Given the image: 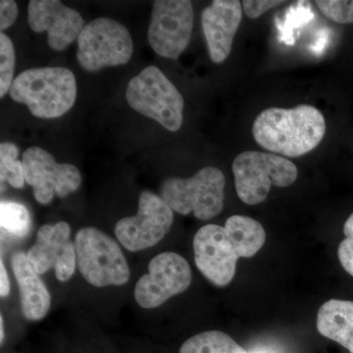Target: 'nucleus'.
Segmentation results:
<instances>
[{
    "instance_id": "8",
    "label": "nucleus",
    "mask_w": 353,
    "mask_h": 353,
    "mask_svg": "<svg viewBox=\"0 0 353 353\" xmlns=\"http://www.w3.org/2000/svg\"><path fill=\"white\" fill-rule=\"evenodd\" d=\"M77 43V59L88 72L127 64L134 51L127 28L106 17L97 18L85 25Z\"/></svg>"
},
{
    "instance_id": "19",
    "label": "nucleus",
    "mask_w": 353,
    "mask_h": 353,
    "mask_svg": "<svg viewBox=\"0 0 353 353\" xmlns=\"http://www.w3.org/2000/svg\"><path fill=\"white\" fill-rule=\"evenodd\" d=\"M0 224L6 233L16 238H24L31 230V216L23 204L15 201H1Z\"/></svg>"
},
{
    "instance_id": "22",
    "label": "nucleus",
    "mask_w": 353,
    "mask_h": 353,
    "mask_svg": "<svg viewBox=\"0 0 353 353\" xmlns=\"http://www.w3.org/2000/svg\"><path fill=\"white\" fill-rule=\"evenodd\" d=\"M316 4L330 20L339 24H353V0H320L316 1Z\"/></svg>"
},
{
    "instance_id": "3",
    "label": "nucleus",
    "mask_w": 353,
    "mask_h": 353,
    "mask_svg": "<svg viewBox=\"0 0 353 353\" xmlns=\"http://www.w3.org/2000/svg\"><path fill=\"white\" fill-rule=\"evenodd\" d=\"M9 94L14 101L25 104L34 117L54 119L75 104V75L64 67L28 69L14 79Z\"/></svg>"
},
{
    "instance_id": "20",
    "label": "nucleus",
    "mask_w": 353,
    "mask_h": 353,
    "mask_svg": "<svg viewBox=\"0 0 353 353\" xmlns=\"http://www.w3.org/2000/svg\"><path fill=\"white\" fill-rule=\"evenodd\" d=\"M19 148L14 143H2L0 145V180L3 185L8 183L15 189L25 185L24 167L18 160Z\"/></svg>"
},
{
    "instance_id": "18",
    "label": "nucleus",
    "mask_w": 353,
    "mask_h": 353,
    "mask_svg": "<svg viewBox=\"0 0 353 353\" xmlns=\"http://www.w3.org/2000/svg\"><path fill=\"white\" fill-rule=\"evenodd\" d=\"M180 353H248L227 334L208 331L185 341Z\"/></svg>"
},
{
    "instance_id": "24",
    "label": "nucleus",
    "mask_w": 353,
    "mask_h": 353,
    "mask_svg": "<svg viewBox=\"0 0 353 353\" xmlns=\"http://www.w3.org/2000/svg\"><path fill=\"white\" fill-rule=\"evenodd\" d=\"M284 3L285 1H280V0H245L241 1V6H243V12L248 18L257 19L270 9Z\"/></svg>"
},
{
    "instance_id": "10",
    "label": "nucleus",
    "mask_w": 353,
    "mask_h": 353,
    "mask_svg": "<svg viewBox=\"0 0 353 353\" xmlns=\"http://www.w3.org/2000/svg\"><path fill=\"white\" fill-rule=\"evenodd\" d=\"M194 27V7L189 0L153 2L148 41L160 57L176 60L189 46Z\"/></svg>"
},
{
    "instance_id": "26",
    "label": "nucleus",
    "mask_w": 353,
    "mask_h": 353,
    "mask_svg": "<svg viewBox=\"0 0 353 353\" xmlns=\"http://www.w3.org/2000/svg\"><path fill=\"white\" fill-rule=\"evenodd\" d=\"M10 292V281H9L8 273L3 261L0 262V296L1 297L8 296Z\"/></svg>"
},
{
    "instance_id": "9",
    "label": "nucleus",
    "mask_w": 353,
    "mask_h": 353,
    "mask_svg": "<svg viewBox=\"0 0 353 353\" xmlns=\"http://www.w3.org/2000/svg\"><path fill=\"white\" fill-rule=\"evenodd\" d=\"M173 221V210L163 199L145 190L139 196L138 213L118 221L114 232L128 250L141 252L163 240L170 231Z\"/></svg>"
},
{
    "instance_id": "27",
    "label": "nucleus",
    "mask_w": 353,
    "mask_h": 353,
    "mask_svg": "<svg viewBox=\"0 0 353 353\" xmlns=\"http://www.w3.org/2000/svg\"><path fill=\"white\" fill-rule=\"evenodd\" d=\"M4 320L2 315L0 316V341H3L4 340Z\"/></svg>"
},
{
    "instance_id": "25",
    "label": "nucleus",
    "mask_w": 353,
    "mask_h": 353,
    "mask_svg": "<svg viewBox=\"0 0 353 353\" xmlns=\"http://www.w3.org/2000/svg\"><path fill=\"white\" fill-rule=\"evenodd\" d=\"M18 16V6L12 0L0 1V30L1 32L10 28Z\"/></svg>"
},
{
    "instance_id": "23",
    "label": "nucleus",
    "mask_w": 353,
    "mask_h": 353,
    "mask_svg": "<svg viewBox=\"0 0 353 353\" xmlns=\"http://www.w3.org/2000/svg\"><path fill=\"white\" fill-rule=\"evenodd\" d=\"M345 239L340 243L338 256L341 266L353 277V213L343 226Z\"/></svg>"
},
{
    "instance_id": "21",
    "label": "nucleus",
    "mask_w": 353,
    "mask_h": 353,
    "mask_svg": "<svg viewBox=\"0 0 353 353\" xmlns=\"http://www.w3.org/2000/svg\"><path fill=\"white\" fill-rule=\"evenodd\" d=\"M15 50L7 34H0V97L10 90L15 70Z\"/></svg>"
},
{
    "instance_id": "4",
    "label": "nucleus",
    "mask_w": 353,
    "mask_h": 353,
    "mask_svg": "<svg viewBox=\"0 0 353 353\" xmlns=\"http://www.w3.org/2000/svg\"><path fill=\"white\" fill-rule=\"evenodd\" d=\"M224 174L215 167H204L190 178L172 176L160 185V196L172 210L182 215L194 212L208 221L222 212L225 201Z\"/></svg>"
},
{
    "instance_id": "7",
    "label": "nucleus",
    "mask_w": 353,
    "mask_h": 353,
    "mask_svg": "<svg viewBox=\"0 0 353 353\" xmlns=\"http://www.w3.org/2000/svg\"><path fill=\"white\" fill-rule=\"evenodd\" d=\"M77 266L88 284L97 288L122 285L130 268L118 243L94 227L79 230L75 236Z\"/></svg>"
},
{
    "instance_id": "2",
    "label": "nucleus",
    "mask_w": 353,
    "mask_h": 353,
    "mask_svg": "<svg viewBox=\"0 0 353 353\" xmlns=\"http://www.w3.org/2000/svg\"><path fill=\"white\" fill-rule=\"evenodd\" d=\"M326 134V121L319 109L307 104L294 108L265 109L253 123L255 141L264 150L299 157L314 150Z\"/></svg>"
},
{
    "instance_id": "16",
    "label": "nucleus",
    "mask_w": 353,
    "mask_h": 353,
    "mask_svg": "<svg viewBox=\"0 0 353 353\" xmlns=\"http://www.w3.org/2000/svg\"><path fill=\"white\" fill-rule=\"evenodd\" d=\"M14 277L19 290L22 314L29 321L43 319L50 311L51 297L39 273L24 252H16L11 257Z\"/></svg>"
},
{
    "instance_id": "1",
    "label": "nucleus",
    "mask_w": 353,
    "mask_h": 353,
    "mask_svg": "<svg viewBox=\"0 0 353 353\" xmlns=\"http://www.w3.org/2000/svg\"><path fill=\"white\" fill-rule=\"evenodd\" d=\"M265 240L264 228L256 220L231 216L224 227L209 224L197 231L194 238V261L213 285L226 287L234 277L238 259L254 256Z\"/></svg>"
},
{
    "instance_id": "11",
    "label": "nucleus",
    "mask_w": 353,
    "mask_h": 353,
    "mask_svg": "<svg viewBox=\"0 0 353 353\" xmlns=\"http://www.w3.org/2000/svg\"><path fill=\"white\" fill-rule=\"evenodd\" d=\"M22 163L26 183L32 188L39 203H50L55 196H67L82 183V175L76 166L57 163L51 153L39 146L25 150Z\"/></svg>"
},
{
    "instance_id": "12",
    "label": "nucleus",
    "mask_w": 353,
    "mask_h": 353,
    "mask_svg": "<svg viewBox=\"0 0 353 353\" xmlns=\"http://www.w3.org/2000/svg\"><path fill=\"white\" fill-rule=\"evenodd\" d=\"M192 283L187 260L175 252L157 255L148 264V273L134 288V299L141 307L157 308L171 297L182 294Z\"/></svg>"
},
{
    "instance_id": "6",
    "label": "nucleus",
    "mask_w": 353,
    "mask_h": 353,
    "mask_svg": "<svg viewBox=\"0 0 353 353\" xmlns=\"http://www.w3.org/2000/svg\"><path fill=\"white\" fill-rule=\"evenodd\" d=\"M236 194L248 205L261 203L272 187L285 188L297 179L296 165L274 153L241 152L233 162Z\"/></svg>"
},
{
    "instance_id": "17",
    "label": "nucleus",
    "mask_w": 353,
    "mask_h": 353,
    "mask_svg": "<svg viewBox=\"0 0 353 353\" xmlns=\"http://www.w3.org/2000/svg\"><path fill=\"white\" fill-rule=\"evenodd\" d=\"M317 329L353 353V301L331 299L323 304L318 311Z\"/></svg>"
},
{
    "instance_id": "14",
    "label": "nucleus",
    "mask_w": 353,
    "mask_h": 353,
    "mask_svg": "<svg viewBox=\"0 0 353 353\" xmlns=\"http://www.w3.org/2000/svg\"><path fill=\"white\" fill-rule=\"evenodd\" d=\"M28 23L34 32H48V46L55 51L66 50L85 26L78 11L57 0H31Z\"/></svg>"
},
{
    "instance_id": "15",
    "label": "nucleus",
    "mask_w": 353,
    "mask_h": 353,
    "mask_svg": "<svg viewBox=\"0 0 353 353\" xmlns=\"http://www.w3.org/2000/svg\"><path fill=\"white\" fill-rule=\"evenodd\" d=\"M241 2L214 0L201 13V26L211 61L221 64L231 53L243 19Z\"/></svg>"
},
{
    "instance_id": "5",
    "label": "nucleus",
    "mask_w": 353,
    "mask_h": 353,
    "mask_svg": "<svg viewBox=\"0 0 353 353\" xmlns=\"http://www.w3.org/2000/svg\"><path fill=\"white\" fill-rule=\"evenodd\" d=\"M128 103L137 112L176 132L183 121L185 102L174 83L157 66H148L128 83Z\"/></svg>"
},
{
    "instance_id": "13",
    "label": "nucleus",
    "mask_w": 353,
    "mask_h": 353,
    "mask_svg": "<svg viewBox=\"0 0 353 353\" xmlns=\"http://www.w3.org/2000/svg\"><path fill=\"white\" fill-rule=\"evenodd\" d=\"M71 228L66 222L43 225L37 233L36 243L26 253L34 270L46 274L54 269L60 282H66L75 273L77 255L72 243Z\"/></svg>"
}]
</instances>
